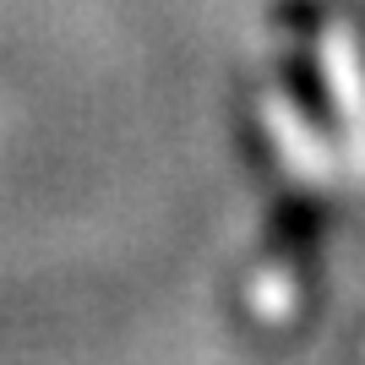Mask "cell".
<instances>
[{"mask_svg": "<svg viewBox=\"0 0 365 365\" xmlns=\"http://www.w3.org/2000/svg\"><path fill=\"white\" fill-rule=\"evenodd\" d=\"M317 61H322V88H327V104H333V120H338L344 169L365 185V49L349 22L322 28Z\"/></svg>", "mask_w": 365, "mask_h": 365, "instance_id": "cell-1", "label": "cell"}, {"mask_svg": "<svg viewBox=\"0 0 365 365\" xmlns=\"http://www.w3.org/2000/svg\"><path fill=\"white\" fill-rule=\"evenodd\" d=\"M262 120H267V137H273L278 158L289 164V175H300L305 185H338L344 153L311 125L305 104L284 88V82H267V88H262Z\"/></svg>", "mask_w": 365, "mask_h": 365, "instance_id": "cell-2", "label": "cell"}]
</instances>
